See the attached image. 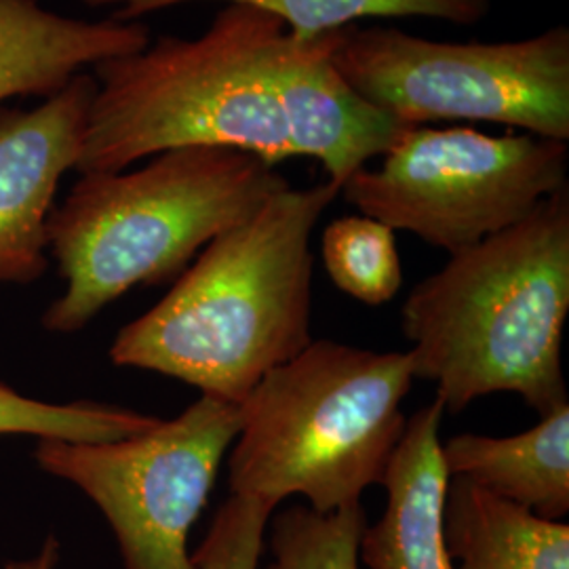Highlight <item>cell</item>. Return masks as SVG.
<instances>
[{"instance_id":"obj_1","label":"cell","mask_w":569,"mask_h":569,"mask_svg":"<svg viewBox=\"0 0 569 569\" xmlns=\"http://www.w3.org/2000/svg\"><path fill=\"white\" fill-rule=\"evenodd\" d=\"M340 34L300 37L264 9L224 2L197 39L164 34L93 66L98 91L77 171H122L171 148L216 146L270 164L315 159L342 188L409 124L338 74Z\"/></svg>"},{"instance_id":"obj_9","label":"cell","mask_w":569,"mask_h":569,"mask_svg":"<svg viewBox=\"0 0 569 569\" xmlns=\"http://www.w3.org/2000/svg\"><path fill=\"white\" fill-rule=\"evenodd\" d=\"M96 91L82 72L32 110L0 103V284L47 272V226L61 178L81 159Z\"/></svg>"},{"instance_id":"obj_11","label":"cell","mask_w":569,"mask_h":569,"mask_svg":"<svg viewBox=\"0 0 569 569\" xmlns=\"http://www.w3.org/2000/svg\"><path fill=\"white\" fill-rule=\"evenodd\" d=\"M142 21L79 20L39 0H0V103L49 98L87 68L143 49Z\"/></svg>"},{"instance_id":"obj_4","label":"cell","mask_w":569,"mask_h":569,"mask_svg":"<svg viewBox=\"0 0 569 569\" xmlns=\"http://www.w3.org/2000/svg\"><path fill=\"white\" fill-rule=\"evenodd\" d=\"M291 183L264 159L182 146L122 171L81 173L47 226L66 289L42 315L77 333L133 287L173 283L207 244Z\"/></svg>"},{"instance_id":"obj_2","label":"cell","mask_w":569,"mask_h":569,"mask_svg":"<svg viewBox=\"0 0 569 569\" xmlns=\"http://www.w3.org/2000/svg\"><path fill=\"white\" fill-rule=\"evenodd\" d=\"M340 188L287 186L204 247L163 300L117 333L110 361L241 403L312 342V232Z\"/></svg>"},{"instance_id":"obj_10","label":"cell","mask_w":569,"mask_h":569,"mask_svg":"<svg viewBox=\"0 0 569 569\" xmlns=\"http://www.w3.org/2000/svg\"><path fill=\"white\" fill-rule=\"evenodd\" d=\"M439 401L418 409L385 477L387 509L376 526H367L359 561L367 569H456L443 533V507L449 475L441 453Z\"/></svg>"},{"instance_id":"obj_17","label":"cell","mask_w":569,"mask_h":569,"mask_svg":"<svg viewBox=\"0 0 569 569\" xmlns=\"http://www.w3.org/2000/svg\"><path fill=\"white\" fill-rule=\"evenodd\" d=\"M268 528L266 569H359L367 512L361 502L326 515L296 505L274 510Z\"/></svg>"},{"instance_id":"obj_16","label":"cell","mask_w":569,"mask_h":569,"mask_svg":"<svg viewBox=\"0 0 569 569\" xmlns=\"http://www.w3.org/2000/svg\"><path fill=\"white\" fill-rule=\"evenodd\" d=\"M321 253L336 287L363 305H387L403 284L395 230L373 218L357 213L333 220L323 232Z\"/></svg>"},{"instance_id":"obj_19","label":"cell","mask_w":569,"mask_h":569,"mask_svg":"<svg viewBox=\"0 0 569 569\" xmlns=\"http://www.w3.org/2000/svg\"><path fill=\"white\" fill-rule=\"evenodd\" d=\"M61 545L56 533H49L42 540L41 549L23 559H11L2 569H58L60 563Z\"/></svg>"},{"instance_id":"obj_7","label":"cell","mask_w":569,"mask_h":569,"mask_svg":"<svg viewBox=\"0 0 569 569\" xmlns=\"http://www.w3.org/2000/svg\"><path fill=\"white\" fill-rule=\"evenodd\" d=\"M568 142L409 124L380 167L355 171L340 194L361 216L451 256L519 224L568 188Z\"/></svg>"},{"instance_id":"obj_3","label":"cell","mask_w":569,"mask_h":569,"mask_svg":"<svg viewBox=\"0 0 569 569\" xmlns=\"http://www.w3.org/2000/svg\"><path fill=\"white\" fill-rule=\"evenodd\" d=\"M569 315V188L528 218L449 256L411 289L403 331L413 378L441 407L515 392L540 418L569 406L563 329Z\"/></svg>"},{"instance_id":"obj_14","label":"cell","mask_w":569,"mask_h":569,"mask_svg":"<svg viewBox=\"0 0 569 569\" xmlns=\"http://www.w3.org/2000/svg\"><path fill=\"white\" fill-rule=\"evenodd\" d=\"M201 0H82L91 9L117 7L112 18L140 21L143 16ZM243 2L277 16L300 37L338 32L376 18H427L456 26H477L491 11V0H222Z\"/></svg>"},{"instance_id":"obj_8","label":"cell","mask_w":569,"mask_h":569,"mask_svg":"<svg viewBox=\"0 0 569 569\" xmlns=\"http://www.w3.org/2000/svg\"><path fill=\"white\" fill-rule=\"evenodd\" d=\"M241 428L237 403L204 397L169 422L112 443L41 439V470L82 493L112 529L124 569H197L188 536Z\"/></svg>"},{"instance_id":"obj_5","label":"cell","mask_w":569,"mask_h":569,"mask_svg":"<svg viewBox=\"0 0 569 569\" xmlns=\"http://www.w3.org/2000/svg\"><path fill=\"white\" fill-rule=\"evenodd\" d=\"M413 380L409 352L312 340L239 403L230 496L272 512L291 496L323 515L359 505L367 488L385 483Z\"/></svg>"},{"instance_id":"obj_15","label":"cell","mask_w":569,"mask_h":569,"mask_svg":"<svg viewBox=\"0 0 569 569\" xmlns=\"http://www.w3.org/2000/svg\"><path fill=\"white\" fill-rule=\"evenodd\" d=\"M161 420L129 407L96 401L47 403L0 380V437L26 435L68 443H112L148 432Z\"/></svg>"},{"instance_id":"obj_12","label":"cell","mask_w":569,"mask_h":569,"mask_svg":"<svg viewBox=\"0 0 569 569\" xmlns=\"http://www.w3.org/2000/svg\"><path fill=\"white\" fill-rule=\"evenodd\" d=\"M449 479H465L550 521L569 512V406L512 437L456 435L441 441Z\"/></svg>"},{"instance_id":"obj_6","label":"cell","mask_w":569,"mask_h":569,"mask_svg":"<svg viewBox=\"0 0 569 569\" xmlns=\"http://www.w3.org/2000/svg\"><path fill=\"white\" fill-rule=\"evenodd\" d=\"M333 66L403 124L477 121L569 142V28L521 41H430L395 26L345 28Z\"/></svg>"},{"instance_id":"obj_18","label":"cell","mask_w":569,"mask_h":569,"mask_svg":"<svg viewBox=\"0 0 569 569\" xmlns=\"http://www.w3.org/2000/svg\"><path fill=\"white\" fill-rule=\"evenodd\" d=\"M272 510L230 496L192 555L197 569H258Z\"/></svg>"},{"instance_id":"obj_13","label":"cell","mask_w":569,"mask_h":569,"mask_svg":"<svg viewBox=\"0 0 569 569\" xmlns=\"http://www.w3.org/2000/svg\"><path fill=\"white\" fill-rule=\"evenodd\" d=\"M443 533L456 569H569V526L449 479Z\"/></svg>"}]
</instances>
